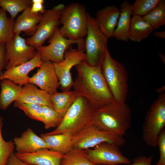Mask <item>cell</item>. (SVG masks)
Wrapping results in <instances>:
<instances>
[{
    "mask_svg": "<svg viewBox=\"0 0 165 165\" xmlns=\"http://www.w3.org/2000/svg\"><path fill=\"white\" fill-rule=\"evenodd\" d=\"M75 66L77 75L73 87L79 96L87 99L96 109L115 102L102 73L101 64L93 66L84 61Z\"/></svg>",
    "mask_w": 165,
    "mask_h": 165,
    "instance_id": "cell-1",
    "label": "cell"
},
{
    "mask_svg": "<svg viewBox=\"0 0 165 165\" xmlns=\"http://www.w3.org/2000/svg\"><path fill=\"white\" fill-rule=\"evenodd\" d=\"M131 109L126 104L113 102L96 110L94 124L99 130L123 136L131 127Z\"/></svg>",
    "mask_w": 165,
    "mask_h": 165,
    "instance_id": "cell-2",
    "label": "cell"
},
{
    "mask_svg": "<svg viewBox=\"0 0 165 165\" xmlns=\"http://www.w3.org/2000/svg\"><path fill=\"white\" fill-rule=\"evenodd\" d=\"M96 109L86 98L78 96L55 129L45 133L52 135L68 133L73 136L85 127L94 123Z\"/></svg>",
    "mask_w": 165,
    "mask_h": 165,
    "instance_id": "cell-3",
    "label": "cell"
},
{
    "mask_svg": "<svg viewBox=\"0 0 165 165\" xmlns=\"http://www.w3.org/2000/svg\"><path fill=\"white\" fill-rule=\"evenodd\" d=\"M102 73L115 102L126 104L128 74L124 66L111 56L107 49L101 63Z\"/></svg>",
    "mask_w": 165,
    "mask_h": 165,
    "instance_id": "cell-4",
    "label": "cell"
},
{
    "mask_svg": "<svg viewBox=\"0 0 165 165\" xmlns=\"http://www.w3.org/2000/svg\"><path fill=\"white\" fill-rule=\"evenodd\" d=\"M87 14L85 7L78 3L65 6L60 19L59 28L64 37L75 41L84 40L87 33Z\"/></svg>",
    "mask_w": 165,
    "mask_h": 165,
    "instance_id": "cell-5",
    "label": "cell"
},
{
    "mask_svg": "<svg viewBox=\"0 0 165 165\" xmlns=\"http://www.w3.org/2000/svg\"><path fill=\"white\" fill-rule=\"evenodd\" d=\"M87 33L85 40V61L89 65L101 64L106 50L108 38L100 29L95 18L87 14Z\"/></svg>",
    "mask_w": 165,
    "mask_h": 165,
    "instance_id": "cell-6",
    "label": "cell"
},
{
    "mask_svg": "<svg viewBox=\"0 0 165 165\" xmlns=\"http://www.w3.org/2000/svg\"><path fill=\"white\" fill-rule=\"evenodd\" d=\"M165 126V94H161L152 104L143 125V139L148 145H157L158 137Z\"/></svg>",
    "mask_w": 165,
    "mask_h": 165,
    "instance_id": "cell-7",
    "label": "cell"
},
{
    "mask_svg": "<svg viewBox=\"0 0 165 165\" xmlns=\"http://www.w3.org/2000/svg\"><path fill=\"white\" fill-rule=\"evenodd\" d=\"M104 142H108L120 146L125 141L123 136L101 130L94 123L84 127L73 136V148L80 150L91 148Z\"/></svg>",
    "mask_w": 165,
    "mask_h": 165,
    "instance_id": "cell-8",
    "label": "cell"
},
{
    "mask_svg": "<svg viewBox=\"0 0 165 165\" xmlns=\"http://www.w3.org/2000/svg\"><path fill=\"white\" fill-rule=\"evenodd\" d=\"M64 7L63 4H60L45 11L35 33L26 40L27 44L36 49L50 38L58 28L61 14Z\"/></svg>",
    "mask_w": 165,
    "mask_h": 165,
    "instance_id": "cell-9",
    "label": "cell"
},
{
    "mask_svg": "<svg viewBox=\"0 0 165 165\" xmlns=\"http://www.w3.org/2000/svg\"><path fill=\"white\" fill-rule=\"evenodd\" d=\"M85 48L76 49L73 48L71 46L65 51L63 61L58 63L53 62L62 91L70 90L73 86L71 70L74 66L85 60Z\"/></svg>",
    "mask_w": 165,
    "mask_h": 165,
    "instance_id": "cell-10",
    "label": "cell"
},
{
    "mask_svg": "<svg viewBox=\"0 0 165 165\" xmlns=\"http://www.w3.org/2000/svg\"><path fill=\"white\" fill-rule=\"evenodd\" d=\"M49 43L47 46L42 45L36 48V52L40 55L42 61L58 63L63 61L65 51L72 45L84 44L85 40L75 41L66 38L61 35L58 28L50 38Z\"/></svg>",
    "mask_w": 165,
    "mask_h": 165,
    "instance_id": "cell-11",
    "label": "cell"
},
{
    "mask_svg": "<svg viewBox=\"0 0 165 165\" xmlns=\"http://www.w3.org/2000/svg\"><path fill=\"white\" fill-rule=\"evenodd\" d=\"M5 46L6 70L27 62L37 53L36 48L27 45L20 34H15Z\"/></svg>",
    "mask_w": 165,
    "mask_h": 165,
    "instance_id": "cell-12",
    "label": "cell"
},
{
    "mask_svg": "<svg viewBox=\"0 0 165 165\" xmlns=\"http://www.w3.org/2000/svg\"><path fill=\"white\" fill-rule=\"evenodd\" d=\"M86 150L89 160L95 164L119 165L131 163L122 154L119 146L114 144L104 142Z\"/></svg>",
    "mask_w": 165,
    "mask_h": 165,
    "instance_id": "cell-13",
    "label": "cell"
},
{
    "mask_svg": "<svg viewBox=\"0 0 165 165\" xmlns=\"http://www.w3.org/2000/svg\"><path fill=\"white\" fill-rule=\"evenodd\" d=\"M28 82L38 86L50 95L57 92L60 86L53 62L43 61L36 73L30 77Z\"/></svg>",
    "mask_w": 165,
    "mask_h": 165,
    "instance_id": "cell-14",
    "label": "cell"
},
{
    "mask_svg": "<svg viewBox=\"0 0 165 165\" xmlns=\"http://www.w3.org/2000/svg\"><path fill=\"white\" fill-rule=\"evenodd\" d=\"M42 61L40 55L37 52L35 56L27 62L3 72L0 75V80L8 79L22 86L28 82L29 73L34 68H39Z\"/></svg>",
    "mask_w": 165,
    "mask_h": 165,
    "instance_id": "cell-15",
    "label": "cell"
},
{
    "mask_svg": "<svg viewBox=\"0 0 165 165\" xmlns=\"http://www.w3.org/2000/svg\"><path fill=\"white\" fill-rule=\"evenodd\" d=\"M14 154L19 160L30 165H60L64 155L47 148L31 153Z\"/></svg>",
    "mask_w": 165,
    "mask_h": 165,
    "instance_id": "cell-16",
    "label": "cell"
},
{
    "mask_svg": "<svg viewBox=\"0 0 165 165\" xmlns=\"http://www.w3.org/2000/svg\"><path fill=\"white\" fill-rule=\"evenodd\" d=\"M13 141L18 153H31L43 148L50 149L45 141L29 127L20 136L15 137Z\"/></svg>",
    "mask_w": 165,
    "mask_h": 165,
    "instance_id": "cell-17",
    "label": "cell"
},
{
    "mask_svg": "<svg viewBox=\"0 0 165 165\" xmlns=\"http://www.w3.org/2000/svg\"><path fill=\"white\" fill-rule=\"evenodd\" d=\"M116 6H107L98 11L95 20L101 31L108 39L113 37L120 15Z\"/></svg>",
    "mask_w": 165,
    "mask_h": 165,
    "instance_id": "cell-18",
    "label": "cell"
},
{
    "mask_svg": "<svg viewBox=\"0 0 165 165\" xmlns=\"http://www.w3.org/2000/svg\"><path fill=\"white\" fill-rule=\"evenodd\" d=\"M50 97V95L46 91L39 89L35 85L28 82L23 86L20 96L14 102L46 105L54 109Z\"/></svg>",
    "mask_w": 165,
    "mask_h": 165,
    "instance_id": "cell-19",
    "label": "cell"
},
{
    "mask_svg": "<svg viewBox=\"0 0 165 165\" xmlns=\"http://www.w3.org/2000/svg\"><path fill=\"white\" fill-rule=\"evenodd\" d=\"M42 15L32 12L29 7L24 10L14 23V34L24 32L32 36L36 31Z\"/></svg>",
    "mask_w": 165,
    "mask_h": 165,
    "instance_id": "cell-20",
    "label": "cell"
},
{
    "mask_svg": "<svg viewBox=\"0 0 165 165\" xmlns=\"http://www.w3.org/2000/svg\"><path fill=\"white\" fill-rule=\"evenodd\" d=\"M120 15L113 37L119 40L128 41L131 23L132 5L125 0L120 5Z\"/></svg>",
    "mask_w": 165,
    "mask_h": 165,
    "instance_id": "cell-21",
    "label": "cell"
},
{
    "mask_svg": "<svg viewBox=\"0 0 165 165\" xmlns=\"http://www.w3.org/2000/svg\"><path fill=\"white\" fill-rule=\"evenodd\" d=\"M40 137L45 141L50 149L64 154L74 148L73 136L68 133L52 135L41 134Z\"/></svg>",
    "mask_w": 165,
    "mask_h": 165,
    "instance_id": "cell-22",
    "label": "cell"
},
{
    "mask_svg": "<svg viewBox=\"0 0 165 165\" xmlns=\"http://www.w3.org/2000/svg\"><path fill=\"white\" fill-rule=\"evenodd\" d=\"M0 86V109L5 110L19 98L23 87L7 79L1 80Z\"/></svg>",
    "mask_w": 165,
    "mask_h": 165,
    "instance_id": "cell-23",
    "label": "cell"
},
{
    "mask_svg": "<svg viewBox=\"0 0 165 165\" xmlns=\"http://www.w3.org/2000/svg\"><path fill=\"white\" fill-rule=\"evenodd\" d=\"M153 30L142 17L133 16L131 19L129 39L134 42H140L148 37Z\"/></svg>",
    "mask_w": 165,
    "mask_h": 165,
    "instance_id": "cell-24",
    "label": "cell"
},
{
    "mask_svg": "<svg viewBox=\"0 0 165 165\" xmlns=\"http://www.w3.org/2000/svg\"><path fill=\"white\" fill-rule=\"evenodd\" d=\"M79 96L74 90L56 92L50 95V100L54 109L63 117Z\"/></svg>",
    "mask_w": 165,
    "mask_h": 165,
    "instance_id": "cell-25",
    "label": "cell"
},
{
    "mask_svg": "<svg viewBox=\"0 0 165 165\" xmlns=\"http://www.w3.org/2000/svg\"><path fill=\"white\" fill-rule=\"evenodd\" d=\"M89 160L86 150L73 148L63 155L60 165H94Z\"/></svg>",
    "mask_w": 165,
    "mask_h": 165,
    "instance_id": "cell-26",
    "label": "cell"
},
{
    "mask_svg": "<svg viewBox=\"0 0 165 165\" xmlns=\"http://www.w3.org/2000/svg\"><path fill=\"white\" fill-rule=\"evenodd\" d=\"M153 30L165 25V1L160 0L158 5L148 13L142 17Z\"/></svg>",
    "mask_w": 165,
    "mask_h": 165,
    "instance_id": "cell-27",
    "label": "cell"
},
{
    "mask_svg": "<svg viewBox=\"0 0 165 165\" xmlns=\"http://www.w3.org/2000/svg\"><path fill=\"white\" fill-rule=\"evenodd\" d=\"M13 20L9 18L6 11L0 9V44L10 41L14 35Z\"/></svg>",
    "mask_w": 165,
    "mask_h": 165,
    "instance_id": "cell-28",
    "label": "cell"
},
{
    "mask_svg": "<svg viewBox=\"0 0 165 165\" xmlns=\"http://www.w3.org/2000/svg\"><path fill=\"white\" fill-rule=\"evenodd\" d=\"M31 1L29 0H0V6L10 14L13 20L20 12L30 7Z\"/></svg>",
    "mask_w": 165,
    "mask_h": 165,
    "instance_id": "cell-29",
    "label": "cell"
},
{
    "mask_svg": "<svg viewBox=\"0 0 165 165\" xmlns=\"http://www.w3.org/2000/svg\"><path fill=\"white\" fill-rule=\"evenodd\" d=\"M13 106L22 110L30 119L43 123V121L42 105L31 103L14 102Z\"/></svg>",
    "mask_w": 165,
    "mask_h": 165,
    "instance_id": "cell-30",
    "label": "cell"
},
{
    "mask_svg": "<svg viewBox=\"0 0 165 165\" xmlns=\"http://www.w3.org/2000/svg\"><path fill=\"white\" fill-rule=\"evenodd\" d=\"M3 125V118L0 116V165H6L9 156L15 148L13 141H6L3 138L2 133Z\"/></svg>",
    "mask_w": 165,
    "mask_h": 165,
    "instance_id": "cell-31",
    "label": "cell"
},
{
    "mask_svg": "<svg viewBox=\"0 0 165 165\" xmlns=\"http://www.w3.org/2000/svg\"><path fill=\"white\" fill-rule=\"evenodd\" d=\"M160 0H136L132 5V15L142 17L148 13L158 5Z\"/></svg>",
    "mask_w": 165,
    "mask_h": 165,
    "instance_id": "cell-32",
    "label": "cell"
},
{
    "mask_svg": "<svg viewBox=\"0 0 165 165\" xmlns=\"http://www.w3.org/2000/svg\"><path fill=\"white\" fill-rule=\"evenodd\" d=\"M43 123L46 130L57 127L61 122L63 117L53 108L43 105Z\"/></svg>",
    "mask_w": 165,
    "mask_h": 165,
    "instance_id": "cell-33",
    "label": "cell"
},
{
    "mask_svg": "<svg viewBox=\"0 0 165 165\" xmlns=\"http://www.w3.org/2000/svg\"><path fill=\"white\" fill-rule=\"evenodd\" d=\"M160 153V159L156 165H165V130L164 129L158 135L157 140Z\"/></svg>",
    "mask_w": 165,
    "mask_h": 165,
    "instance_id": "cell-34",
    "label": "cell"
},
{
    "mask_svg": "<svg viewBox=\"0 0 165 165\" xmlns=\"http://www.w3.org/2000/svg\"><path fill=\"white\" fill-rule=\"evenodd\" d=\"M153 158V156H152L148 157L140 156L134 159L132 163L124 165H152Z\"/></svg>",
    "mask_w": 165,
    "mask_h": 165,
    "instance_id": "cell-35",
    "label": "cell"
},
{
    "mask_svg": "<svg viewBox=\"0 0 165 165\" xmlns=\"http://www.w3.org/2000/svg\"><path fill=\"white\" fill-rule=\"evenodd\" d=\"M32 6L31 7V11L35 13H43L45 11L43 0H32Z\"/></svg>",
    "mask_w": 165,
    "mask_h": 165,
    "instance_id": "cell-36",
    "label": "cell"
},
{
    "mask_svg": "<svg viewBox=\"0 0 165 165\" xmlns=\"http://www.w3.org/2000/svg\"><path fill=\"white\" fill-rule=\"evenodd\" d=\"M6 165H30L23 162L18 159L13 153L9 156Z\"/></svg>",
    "mask_w": 165,
    "mask_h": 165,
    "instance_id": "cell-37",
    "label": "cell"
},
{
    "mask_svg": "<svg viewBox=\"0 0 165 165\" xmlns=\"http://www.w3.org/2000/svg\"><path fill=\"white\" fill-rule=\"evenodd\" d=\"M6 63L5 44H0V72L5 67Z\"/></svg>",
    "mask_w": 165,
    "mask_h": 165,
    "instance_id": "cell-38",
    "label": "cell"
},
{
    "mask_svg": "<svg viewBox=\"0 0 165 165\" xmlns=\"http://www.w3.org/2000/svg\"><path fill=\"white\" fill-rule=\"evenodd\" d=\"M154 35L159 38H165V31H156L153 33Z\"/></svg>",
    "mask_w": 165,
    "mask_h": 165,
    "instance_id": "cell-39",
    "label": "cell"
},
{
    "mask_svg": "<svg viewBox=\"0 0 165 165\" xmlns=\"http://www.w3.org/2000/svg\"><path fill=\"white\" fill-rule=\"evenodd\" d=\"M158 56L161 59L162 61L165 63V56L164 54L162 52H159L158 53Z\"/></svg>",
    "mask_w": 165,
    "mask_h": 165,
    "instance_id": "cell-40",
    "label": "cell"
},
{
    "mask_svg": "<svg viewBox=\"0 0 165 165\" xmlns=\"http://www.w3.org/2000/svg\"><path fill=\"white\" fill-rule=\"evenodd\" d=\"M165 86L164 85L162 87H161L156 89V91L158 93H159L160 94H162L164 92V91H165Z\"/></svg>",
    "mask_w": 165,
    "mask_h": 165,
    "instance_id": "cell-41",
    "label": "cell"
},
{
    "mask_svg": "<svg viewBox=\"0 0 165 165\" xmlns=\"http://www.w3.org/2000/svg\"><path fill=\"white\" fill-rule=\"evenodd\" d=\"M94 165H102L98 164H95Z\"/></svg>",
    "mask_w": 165,
    "mask_h": 165,
    "instance_id": "cell-42",
    "label": "cell"
}]
</instances>
